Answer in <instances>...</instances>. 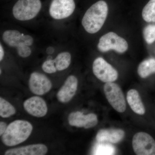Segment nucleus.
Listing matches in <instances>:
<instances>
[{"label":"nucleus","instance_id":"obj_7","mask_svg":"<svg viewBox=\"0 0 155 155\" xmlns=\"http://www.w3.org/2000/svg\"><path fill=\"white\" fill-rule=\"evenodd\" d=\"M104 91L107 100L114 109L119 113L125 112L126 107L125 97L117 84L113 82L106 83Z\"/></svg>","mask_w":155,"mask_h":155},{"label":"nucleus","instance_id":"obj_16","mask_svg":"<svg viewBox=\"0 0 155 155\" xmlns=\"http://www.w3.org/2000/svg\"><path fill=\"white\" fill-rule=\"evenodd\" d=\"M127 100L131 110L134 113L140 115L144 114V106L137 91L135 89L129 90L127 93Z\"/></svg>","mask_w":155,"mask_h":155},{"label":"nucleus","instance_id":"obj_18","mask_svg":"<svg viewBox=\"0 0 155 155\" xmlns=\"http://www.w3.org/2000/svg\"><path fill=\"white\" fill-rule=\"evenodd\" d=\"M137 73L142 78H146L155 73V59L150 58L146 59L139 64Z\"/></svg>","mask_w":155,"mask_h":155},{"label":"nucleus","instance_id":"obj_20","mask_svg":"<svg viewBox=\"0 0 155 155\" xmlns=\"http://www.w3.org/2000/svg\"><path fill=\"white\" fill-rule=\"evenodd\" d=\"M15 107L9 102L0 98V116L4 118H8L16 114Z\"/></svg>","mask_w":155,"mask_h":155},{"label":"nucleus","instance_id":"obj_13","mask_svg":"<svg viewBox=\"0 0 155 155\" xmlns=\"http://www.w3.org/2000/svg\"><path fill=\"white\" fill-rule=\"evenodd\" d=\"M23 107L28 114L35 117H44L47 114L46 103L39 97L33 96L26 100L23 103Z\"/></svg>","mask_w":155,"mask_h":155},{"label":"nucleus","instance_id":"obj_1","mask_svg":"<svg viewBox=\"0 0 155 155\" xmlns=\"http://www.w3.org/2000/svg\"><path fill=\"white\" fill-rule=\"evenodd\" d=\"M1 38L3 44L14 50L20 58H28L35 50V42L33 37L17 28H8L3 30Z\"/></svg>","mask_w":155,"mask_h":155},{"label":"nucleus","instance_id":"obj_11","mask_svg":"<svg viewBox=\"0 0 155 155\" xmlns=\"http://www.w3.org/2000/svg\"><path fill=\"white\" fill-rule=\"evenodd\" d=\"M69 125L76 127L91 128L94 127L98 123L97 117L94 114L84 115L81 112H72L68 118Z\"/></svg>","mask_w":155,"mask_h":155},{"label":"nucleus","instance_id":"obj_8","mask_svg":"<svg viewBox=\"0 0 155 155\" xmlns=\"http://www.w3.org/2000/svg\"><path fill=\"white\" fill-rule=\"evenodd\" d=\"M92 69L95 76L103 82H114L118 78L117 70L101 57L95 59L93 63Z\"/></svg>","mask_w":155,"mask_h":155},{"label":"nucleus","instance_id":"obj_12","mask_svg":"<svg viewBox=\"0 0 155 155\" xmlns=\"http://www.w3.org/2000/svg\"><path fill=\"white\" fill-rule=\"evenodd\" d=\"M78 80L76 77L70 75L59 90L57 94V98L60 102H69L75 96L77 90Z\"/></svg>","mask_w":155,"mask_h":155},{"label":"nucleus","instance_id":"obj_23","mask_svg":"<svg viewBox=\"0 0 155 155\" xmlns=\"http://www.w3.org/2000/svg\"><path fill=\"white\" fill-rule=\"evenodd\" d=\"M7 127L8 126L5 122H0V135H2L3 134L5 131Z\"/></svg>","mask_w":155,"mask_h":155},{"label":"nucleus","instance_id":"obj_14","mask_svg":"<svg viewBox=\"0 0 155 155\" xmlns=\"http://www.w3.org/2000/svg\"><path fill=\"white\" fill-rule=\"evenodd\" d=\"M47 147L43 144H35L8 150L5 155H44L48 152Z\"/></svg>","mask_w":155,"mask_h":155},{"label":"nucleus","instance_id":"obj_10","mask_svg":"<svg viewBox=\"0 0 155 155\" xmlns=\"http://www.w3.org/2000/svg\"><path fill=\"white\" fill-rule=\"evenodd\" d=\"M28 86L31 91L37 95L47 93L52 87L51 81L45 74L38 72H32L28 80Z\"/></svg>","mask_w":155,"mask_h":155},{"label":"nucleus","instance_id":"obj_2","mask_svg":"<svg viewBox=\"0 0 155 155\" xmlns=\"http://www.w3.org/2000/svg\"><path fill=\"white\" fill-rule=\"evenodd\" d=\"M108 13L107 4L100 0L92 5L85 12L81 20L84 30L91 34L99 31L105 22Z\"/></svg>","mask_w":155,"mask_h":155},{"label":"nucleus","instance_id":"obj_17","mask_svg":"<svg viewBox=\"0 0 155 155\" xmlns=\"http://www.w3.org/2000/svg\"><path fill=\"white\" fill-rule=\"evenodd\" d=\"M57 72L64 71L68 68L72 61V55L67 50L58 53L54 58H50Z\"/></svg>","mask_w":155,"mask_h":155},{"label":"nucleus","instance_id":"obj_19","mask_svg":"<svg viewBox=\"0 0 155 155\" xmlns=\"http://www.w3.org/2000/svg\"><path fill=\"white\" fill-rule=\"evenodd\" d=\"M142 16L148 22H155V0H150L143 9Z\"/></svg>","mask_w":155,"mask_h":155},{"label":"nucleus","instance_id":"obj_9","mask_svg":"<svg viewBox=\"0 0 155 155\" xmlns=\"http://www.w3.org/2000/svg\"><path fill=\"white\" fill-rule=\"evenodd\" d=\"M134 151L137 155H155V141L145 132L136 134L132 139Z\"/></svg>","mask_w":155,"mask_h":155},{"label":"nucleus","instance_id":"obj_4","mask_svg":"<svg viewBox=\"0 0 155 155\" xmlns=\"http://www.w3.org/2000/svg\"><path fill=\"white\" fill-rule=\"evenodd\" d=\"M42 7L41 0H18L12 8L11 15L19 22H29L38 16Z\"/></svg>","mask_w":155,"mask_h":155},{"label":"nucleus","instance_id":"obj_3","mask_svg":"<svg viewBox=\"0 0 155 155\" xmlns=\"http://www.w3.org/2000/svg\"><path fill=\"white\" fill-rule=\"evenodd\" d=\"M32 129V125L28 121L15 120L8 125L2 135V141L7 146L17 145L28 138Z\"/></svg>","mask_w":155,"mask_h":155},{"label":"nucleus","instance_id":"obj_15","mask_svg":"<svg viewBox=\"0 0 155 155\" xmlns=\"http://www.w3.org/2000/svg\"><path fill=\"white\" fill-rule=\"evenodd\" d=\"M124 136L125 132L121 129H102L98 132L96 139L98 142L117 143L121 141Z\"/></svg>","mask_w":155,"mask_h":155},{"label":"nucleus","instance_id":"obj_21","mask_svg":"<svg viewBox=\"0 0 155 155\" xmlns=\"http://www.w3.org/2000/svg\"><path fill=\"white\" fill-rule=\"evenodd\" d=\"M143 37L148 44H151L155 41V24L147 25L143 30Z\"/></svg>","mask_w":155,"mask_h":155},{"label":"nucleus","instance_id":"obj_6","mask_svg":"<svg viewBox=\"0 0 155 155\" xmlns=\"http://www.w3.org/2000/svg\"><path fill=\"white\" fill-rule=\"evenodd\" d=\"M97 47L101 52L114 50L117 52L122 54L127 51L128 45L125 39L115 32H110L100 38Z\"/></svg>","mask_w":155,"mask_h":155},{"label":"nucleus","instance_id":"obj_5","mask_svg":"<svg viewBox=\"0 0 155 155\" xmlns=\"http://www.w3.org/2000/svg\"><path fill=\"white\" fill-rule=\"evenodd\" d=\"M74 0H52L49 7V16L54 21H61L69 18L74 13Z\"/></svg>","mask_w":155,"mask_h":155},{"label":"nucleus","instance_id":"obj_22","mask_svg":"<svg viewBox=\"0 0 155 155\" xmlns=\"http://www.w3.org/2000/svg\"><path fill=\"white\" fill-rule=\"evenodd\" d=\"M96 150L95 154L112 155L114 154L115 150L114 147L110 145H101L98 146Z\"/></svg>","mask_w":155,"mask_h":155}]
</instances>
